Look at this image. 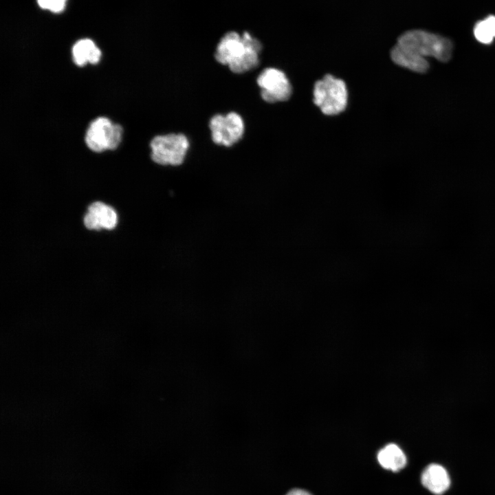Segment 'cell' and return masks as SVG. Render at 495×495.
I'll use <instances>...</instances> for the list:
<instances>
[{
  "label": "cell",
  "mask_w": 495,
  "mask_h": 495,
  "mask_svg": "<svg viewBox=\"0 0 495 495\" xmlns=\"http://www.w3.org/2000/svg\"><path fill=\"white\" fill-rule=\"evenodd\" d=\"M261 50V42L248 32L241 35L230 31L220 39L214 58L219 63L227 65L232 72L241 74L258 67Z\"/></svg>",
  "instance_id": "obj_1"
},
{
  "label": "cell",
  "mask_w": 495,
  "mask_h": 495,
  "mask_svg": "<svg viewBox=\"0 0 495 495\" xmlns=\"http://www.w3.org/2000/svg\"><path fill=\"white\" fill-rule=\"evenodd\" d=\"M397 44L421 56H432L442 62L448 61L452 52L451 41L441 36L421 30L404 32Z\"/></svg>",
  "instance_id": "obj_2"
},
{
  "label": "cell",
  "mask_w": 495,
  "mask_h": 495,
  "mask_svg": "<svg viewBox=\"0 0 495 495\" xmlns=\"http://www.w3.org/2000/svg\"><path fill=\"white\" fill-rule=\"evenodd\" d=\"M347 89L344 82L331 74L325 75L314 84V103L328 116L343 111L347 104Z\"/></svg>",
  "instance_id": "obj_3"
},
{
  "label": "cell",
  "mask_w": 495,
  "mask_h": 495,
  "mask_svg": "<svg viewBox=\"0 0 495 495\" xmlns=\"http://www.w3.org/2000/svg\"><path fill=\"white\" fill-rule=\"evenodd\" d=\"M151 158L160 165L179 166L183 164L189 141L182 133H169L154 137L150 142Z\"/></svg>",
  "instance_id": "obj_4"
},
{
  "label": "cell",
  "mask_w": 495,
  "mask_h": 495,
  "mask_svg": "<svg viewBox=\"0 0 495 495\" xmlns=\"http://www.w3.org/2000/svg\"><path fill=\"white\" fill-rule=\"evenodd\" d=\"M122 134L121 125L101 116L90 122L85 133V142L90 150L101 153L117 148L122 141Z\"/></svg>",
  "instance_id": "obj_5"
},
{
  "label": "cell",
  "mask_w": 495,
  "mask_h": 495,
  "mask_svg": "<svg viewBox=\"0 0 495 495\" xmlns=\"http://www.w3.org/2000/svg\"><path fill=\"white\" fill-rule=\"evenodd\" d=\"M209 128L214 143L230 147L242 138L245 125L240 115L230 112L225 116H213L210 120Z\"/></svg>",
  "instance_id": "obj_6"
},
{
  "label": "cell",
  "mask_w": 495,
  "mask_h": 495,
  "mask_svg": "<svg viewBox=\"0 0 495 495\" xmlns=\"http://www.w3.org/2000/svg\"><path fill=\"white\" fill-rule=\"evenodd\" d=\"M256 82L261 88V97L267 103L287 100L292 95V85L285 73L274 67L263 69Z\"/></svg>",
  "instance_id": "obj_7"
},
{
  "label": "cell",
  "mask_w": 495,
  "mask_h": 495,
  "mask_svg": "<svg viewBox=\"0 0 495 495\" xmlns=\"http://www.w3.org/2000/svg\"><path fill=\"white\" fill-rule=\"evenodd\" d=\"M421 482L424 487L435 494L444 493L450 485V478L446 470L435 463L428 465L424 470Z\"/></svg>",
  "instance_id": "obj_8"
},
{
  "label": "cell",
  "mask_w": 495,
  "mask_h": 495,
  "mask_svg": "<svg viewBox=\"0 0 495 495\" xmlns=\"http://www.w3.org/2000/svg\"><path fill=\"white\" fill-rule=\"evenodd\" d=\"M392 60L402 67L418 73H425L429 68L426 58L396 44L390 52Z\"/></svg>",
  "instance_id": "obj_9"
},
{
  "label": "cell",
  "mask_w": 495,
  "mask_h": 495,
  "mask_svg": "<svg viewBox=\"0 0 495 495\" xmlns=\"http://www.w3.org/2000/svg\"><path fill=\"white\" fill-rule=\"evenodd\" d=\"M377 459L384 469L393 472L402 470L407 463L406 456L403 450L395 443H389L377 452Z\"/></svg>",
  "instance_id": "obj_10"
},
{
  "label": "cell",
  "mask_w": 495,
  "mask_h": 495,
  "mask_svg": "<svg viewBox=\"0 0 495 495\" xmlns=\"http://www.w3.org/2000/svg\"><path fill=\"white\" fill-rule=\"evenodd\" d=\"M87 213L96 230L101 228L111 230L116 226L117 214L116 211L102 202L93 203L89 206Z\"/></svg>",
  "instance_id": "obj_11"
},
{
  "label": "cell",
  "mask_w": 495,
  "mask_h": 495,
  "mask_svg": "<svg viewBox=\"0 0 495 495\" xmlns=\"http://www.w3.org/2000/svg\"><path fill=\"white\" fill-rule=\"evenodd\" d=\"M73 60L80 67L89 63L92 65L97 64L101 57L100 49L91 39H82L78 41L72 48Z\"/></svg>",
  "instance_id": "obj_12"
},
{
  "label": "cell",
  "mask_w": 495,
  "mask_h": 495,
  "mask_svg": "<svg viewBox=\"0 0 495 495\" xmlns=\"http://www.w3.org/2000/svg\"><path fill=\"white\" fill-rule=\"evenodd\" d=\"M474 34L479 42L484 44L491 43L494 37L485 20L476 23L474 28Z\"/></svg>",
  "instance_id": "obj_13"
},
{
  "label": "cell",
  "mask_w": 495,
  "mask_h": 495,
  "mask_svg": "<svg viewBox=\"0 0 495 495\" xmlns=\"http://www.w3.org/2000/svg\"><path fill=\"white\" fill-rule=\"evenodd\" d=\"M66 0H37L39 6L54 12H61L65 5Z\"/></svg>",
  "instance_id": "obj_14"
},
{
  "label": "cell",
  "mask_w": 495,
  "mask_h": 495,
  "mask_svg": "<svg viewBox=\"0 0 495 495\" xmlns=\"http://www.w3.org/2000/svg\"><path fill=\"white\" fill-rule=\"evenodd\" d=\"M484 20L495 37V16H489Z\"/></svg>",
  "instance_id": "obj_15"
},
{
  "label": "cell",
  "mask_w": 495,
  "mask_h": 495,
  "mask_svg": "<svg viewBox=\"0 0 495 495\" xmlns=\"http://www.w3.org/2000/svg\"><path fill=\"white\" fill-rule=\"evenodd\" d=\"M285 495H312L310 492L308 491L300 489V488H294L288 491Z\"/></svg>",
  "instance_id": "obj_16"
}]
</instances>
